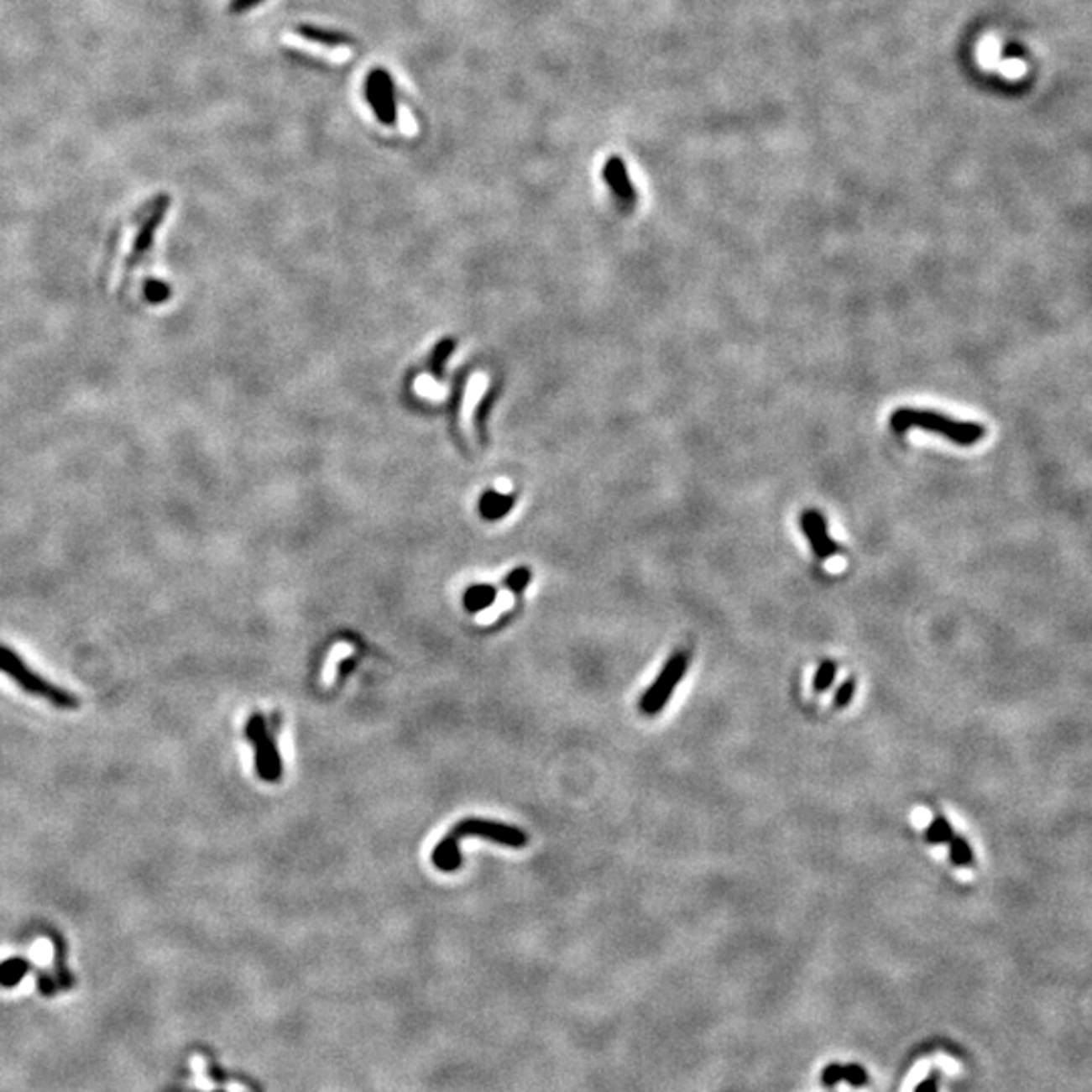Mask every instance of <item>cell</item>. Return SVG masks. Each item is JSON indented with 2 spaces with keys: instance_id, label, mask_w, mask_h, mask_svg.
Wrapping results in <instances>:
<instances>
[{
  "instance_id": "cell-1",
  "label": "cell",
  "mask_w": 1092,
  "mask_h": 1092,
  "mask_svg": "<svg viewBox=\"0 0 1092 1092\" xmlns=\"http://www.w3.org/2000/svg\"><path fill=\"white\" fill-rule=\"evenodd\" d=\"M891 427L896 435L907 433L908 429H922V431L938 433L951 443L961 447H971L985 437V427L975 421H959L937 411L925 409L901 407L891 415Z\"/></svg>"
},
{
  "instance_id": "cell-2",
  "label": "cell",
  "mask_w": 1092,
  "mask_h": 1092,
  "mask_svg": "<svg viewBox=\"0 0 1092 1092\" xmlns=\"http://www.w3.org/2000/svg\"><path fill=\"white\" fill-rule=\"evenodd\" d=\"M0 671L11 676L24 692L37 696V698H45L53 706H59V708H77L79 706V698L76 694L51 684L43 676L34 674L13 650H8L4 645H0Z\"/></svg>"
},
{
  "instance_id": "cell-3",
  "label": "cell",
  "mask_w": 1092,
  "mask_h": 1092,
  "mask_svg": "<svg viewBox=\"0 0 1092 1092\" xmlns=\"http://www.w3.org/2000/svg\"><path fill=\"white\" fill-rule=\"evenodd\" d=\"M690 656L688 651H676L671 654L664 668L658 674V678L651 682V686L644 692L640 700V710L645 716H656L664 710V706L670 703L671 694L680 686L682 678L688 671Z\"/></svg>"
},
{
  "instance_id": "cell-4",
  "label": "cell",
  "mask_w": 1092,
  "mask_h": 1092,
  "mask_svg": "<svg viewBox=\"0 0 1092 1092\" xmlns=\"http://www.w3.org/2000/svg\"><path fill=\"white\" fill-rule=\"evenodd\" d=\"M245 736L255 749V769L257 775L268 783L280 781L284 767H281V757L275 747V739L271 734L268 720L264 714L255 713L249 716L245 726Z\"/></svg>"
},
{
  "instance_id": "cell-5",
  "label": "cell",
  "mask_w": 1092,
  "mask_h": 1092,
  "mask_svg": "<svg viewBox=\"0 0 1092 1092\" xmlns=\"http://www.w3.org/2000/svg\"><path fill=\"white\" fill-rule=\"evenodd\" d=\"M468 836H478V838H486L490 839L494 844H500V846L506 848H514V849H522L528 846V833L518 829L516 825H508L502 822H492V819H482V818H468L457 822L452 828V832L447 833L449 842H462V838Z\"/></svg>"
},
{
  "instance_id": "cell-6",
  "label": "cell",
  "mask_w": 1092,
  "mask_h": 1092,
  "mask_svg": "<svg viewBox=\"0 0 1092 1092\" xmlns=\"http://www.w3.org/2000/svg\"><path fill=\"white\" fill-rule=\"evenodd\" d=\"M364 97L368 106L373 107L374 116L384 126H394L397 123V100H394V83L389 71L384 69H373L367 77L364 86Z\"/></svg>"
},
{
  "instance_id": "cell-7",
  "label": "cell",
  "mask_w": 1092,
  "mask_h": 1092,
  "mask_svg": "<svg viewBox=\"0 0 1092 1092\" xmlns=\"http://www.w3.org/2000/svg\"><path fill=\"white\" fill-rule=\"evenodd\" d=\"M799 528H802L803 536L807 538L813 556L818 558V561H828V558L836 556L842 552V546L829 536L828 520H825L822 512L805 510L802 516H799Z\"/></svg>"
},
{
  "instance_id": "cell-8",
  "label": "cell",
  "mask_w": 1092,
  "mask_h": 1092,
  "mask_svg": "<svg viewBox=\"0 0 1092 1092\" xmlns=\"http://www.w3.org/2000/svg\"><path fill=\"white\" fill-rule=\"evenodd\" d=\"M603 176H605V182L609 185V189L614 191L615 199L619 201V205L625 206V209H631L635 202V191L630 182V175H627L624 160L617 156H611L609 160H607L605 168H603Z\"/></svg>"
},
{
  "instance_id": "cell-9",
  "label": "cell",
  "mask_w": 1092,
  "mask_h": 1092,
  "mask_svg": "<svg viewBox=\"0 0 1092 1092\" xmlns=\"http://www.w3.org/2000/svg\"><path fill=\"white\" fill-rule=\"evenodd\" d=\"M295 33H298L301 39H306V41L318 43V45H324V47L354 45V39L350 37V34H344L340 31H326V29L312 27V24H300V27H295Z\"/></svg>"
},
{
  "instance_id": "cell-10",
  "label": "cell",
  "mask_w": 1092,
  "mask_h": 1092,
  "mask_svg": "<svg viewBox=\"0 0 1092 1092\" xmlns=\"http://www.w3.org/2000/svg\"><path fill=\"white\" fill-rule=\"evenodd\" d=\"M822 1080H823L825 1086H833V1084H838L839 1080H848L849 1084L856 1086V1089H858V1086L866 1084L868 1074H866V1070H864L862 1066H858V1064H846V1066L829 1064L828 1068L823 1070Z\"/></svg>"
},
{
  "instance_id": "cell-11",
  "label": "cell",
  "mask_w": 1092,
  "mask_h": 1092,
  "mask_svg": "<svg viewBox=\"0 0 1092 1092\" xmlns=\"http://www.w3.org/2000/svg\"><path fill=\"white\" fill-rule=\"evenodd\" d=\"M494 601H496V589L492 585H473L463 595V605H466L469 614L488 609V607L494 605Z\"/></svg>"
},
{
  "instance_id": "cell-12",
  "label": "cell",
  "mask_w": 1092,
  "mask_h": 1092,
  "mask_svg": "<svg viewBox=\"0 0 1092 1092\" xmlns=\"http://www.w3.org/2000/svg\"><path fill=\"white\" fill-rule=\"evenodd\" d=\"M512 504H514V498L510 496L488 492L486 496L482 498V504H479V512H482L483 518H488V520H498V518H502L504 514L510 510Z\"/></svg>"
},
{
  "instance_id": "cell-13",
  "label": "cell",
  "mask_w": 1092,
  "mask_h": 1092,
  "mask_svg": "<svg viewBox=\"0 0 1092 1092\" xmlns=\"http://www.w3.org/2000/svg\"><path fill=\"white\" fill-rule=\"evenodd\" d=\"M953 836H955V832H953V825L945 818V815L937 813L935 818L931 819V823L927 825L925 838H927V842L931 844V846H947L948 839H951Z\"/></svg>"
},
{
  "instance_id": "cell-14",
  "label": "cell",
  "mask_w": 1092,
  "mask_h": 1092,
  "mask_svg": "<svg viewBox=\"0 0 1092 1092\" xmlns=\"http://www.w3.org/2000/svg\"><path fill=\"white\" fill-rule=\"evenodd\" d=\"M948 858H951V864L957 868H971L975 864V856H973V849L963 836H953L948 839Z\"/></svg>"
},
{
  "instance_id": "cell-15",
  "label": "cell",
  "mask_w": 1092,
  "mask_h": 1092,
  "mask_svg": "<svg viewBox=\"0 0 1092 1092\" xmlns=\"http://www.w3.org/2000/svg\"><path fill=\"white\" fill-rule=\"evenodd\" d=\"M838 676V664L833 660H823L819 668L813 674V692L823 694L833 686V680Z\"/></svg>"
},
{
  "instance_id": "cell-16",
  "label": "cell",
  "mask_w": 1092,
  "mask_h": 1092,
  "mask_svg": "<svg viewBox=\"0 0 1092 1092\" xmlns=\"http://www.w3.org/2000/svg\"><path fill=\"white\" fill-rule=\"evenodd\" d=\"M453 346H456V344H453V340L447 338V340H443V342H439L437 348L433 350L431 368H433V374L437 379L443 377V368H446V363L449 360V357H452Z\"/></svg>"
},
{
  "instance_id": "cell-17",
  "label": "cell",
  "mask_w": 1092,
  "mask_h": 1092,
  "mask_svg": "<svg viewBox=\"0 0 1092 1092\" xmlns=\"http://www.w3.org/2000/svg\"><path fill=\"white\" fill-rule=\"evenodd\" d=\"M530 579H532L530 569H526V567H520V569H514L510 575L506 577L504 585H506V589H510L512 593H516V595H520V593L526 589L528 585H530Z\"/></svg>"
},
{
  "instance_id": "cell-18",
  "label": "cell",
  "mask_w": 1092,
  "mask_h": 1092,
  "mask_svg": "<svg viewBox=\"0 0 1092 1092\" xmlns=\"http://www.w3.org/2000/svg\"><path fill=\"white\" fill-rule=\"evenodd\" d=\"M854 694H856V680L848 678L846 682H842V684H839V688L836 690V696H833V706H836V708H839V710L846 708V706H849V703L854 700Z\"/></svg>"
},
{
  "instance_id": "cell-19",
  "label": "cell",
  "mask_w": 1092,
  "mask_h": 1092,
  "mask_svg": "<svg viewBox=\"0 0 1092 1092\" xmlns=\"http://www.w3.org/2000/svg\"><path fill=\"white\" fill-rule=\"evenodd\" d=\"M259 3H264V0H233V3H231L229 11L239 14V13H245V11H251V8H255Z\"/></svg>"
},
{
  "instance_id": "cell-20",
  "label": "cell",
  "mask_w": 1092,
  "mask_h": 1092,
  "mask_svg": "<svg viewBox=\"0 0 1092 1092\" xmlns=\"http://www.w3.org/2000/svg\"><path fill=\"white\" fill-rule=\"evenodd\" d=\"M937 1080H938V1079H937V1074L928 1076L927 1080H922V1082H921V1086H918L917 1092H938V1084H937Z\"/></svg>"
}]
</instances>
